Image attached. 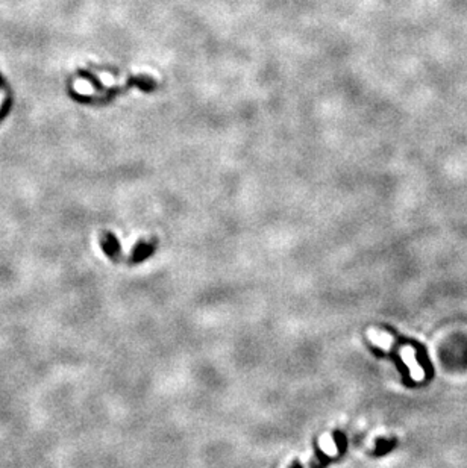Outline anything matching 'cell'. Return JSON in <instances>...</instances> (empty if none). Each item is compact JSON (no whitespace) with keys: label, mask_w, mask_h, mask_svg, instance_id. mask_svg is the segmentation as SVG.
I'll use <instances>...</instances> for the list:
<instances>
[{"label":"cell","mask_w":467,"mask_h":468,"mask_svg":"<svg viewBox=\"0 0 467 468\" xmlns=\"http://www.w3.org/2000/svg\"><path fill=\"white\" fill-rule=\"evenodd\" d=\"M3 99H5V93H3V91H0V106H2Z\"/></svg>","instance_id":"cell-3"},{"label":"cell","mask_w":467,"mask_h":468,"mask_svg":"<svg viewBox=\"0 0 467 468\" xmlns=\"http://www.w3.org/2000/svg\"><path fill=\"white\" fill-rule=\"evenodd\" d=\"M100 243L103 246V250L106 251V255H110L111 258H116L117 251H118V243H117L116 237L111 235V233H105L100 240Z\"/></svg>","instance_id":"cell-2"},{"label":"cell","mask_w":467,"mask_h":468,"mask_svg":"<svg viewBox=\"0 0 467 468\" xmlns=\"http://www.w3.org/2000/svg\"><path fill=\"white\" fill-rule=\"evenodd\" d=\"M402 358H404V361L408 364V367H409V370H411V377L414 381H422L423 377H425V374H423V370L417 365V362H416V355H414V350H412L411 347H405V349H402Z\"/></svg>","instance_id":"cell-1"}]
</instances>
